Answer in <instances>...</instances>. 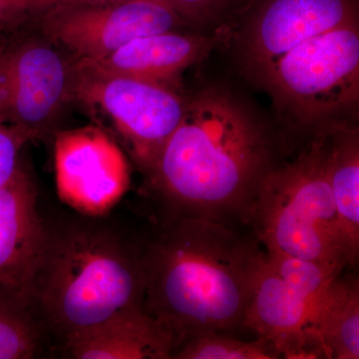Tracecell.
<instances>
[{"instance_id": "6da1fadb", "label": "cell", "mask_w": 359, "mask_h": 359, "mask_svg": "<svg viewBox=\"0 0 359 359\" xmlns=\"http://www.w3.org/2000/svg\"><path fill=\"white\" fill-rule=\"evenodd\" d=\"M271 169L261 123L230 92L211 87L185 104L147 174L169 219L226 224L233 217L250 219Z\"/></svg>"}, {"instance_id": "8fae6325", "label": "cell", "mask_w": 359, "mask_h": 359, "mask_svg": "<svg viewBox=\"0 0 359 359\" xmlns=\"http://www.w3.org/2000/svg\"><path fill=\"white\" fill-rule=\"evenodd\" d=\"M46 231L37 209L34 180L20 164L0 188V285L29 297Z\"/></svg>"}, {"instance_id": "9a60e30c", "label": "cell", "mask_w": 359, "mask_h": 359, "mask_svg": "<svg viewBox=\"0 0 359 359\" xmlns=\"http://www.w3.org/2000/svg\"><path fill=\"white\" fill-rule=\"evenodd\" d=\"M325 145V172L342 231L354 256L359 250V135L346 123H332L320 132Z\"/></svg>"}, {"instance_id": "d6986e66", "label": "cell", "mask_w": 359, "mask_h": 359, "mask_svg": "<svg viewBox=\"0 0 359 359\" xmlns=\"http://www.w3.org/2000/svg\"><path fill=\"white\" fill-rule=\"evenodd\" d=\"M268 340L244 341L224 332H205L195 335L177 348L173 358L179 359H273L280 358Z\"/></svg>"}, {"instance_id": "7c38bea8", "label": "cell", "mask_w": 359, "mask_h": 359, "mask_svg": "<svg viewBox=\"0 0 359 359\" xmlns=\"http://www.w3.org/2000/svg\"><path fill=\"white\" fill-rule=\"evenodd\" d=\"M55 158L61 190L76 199H111L126 185L121 152L100 129L60 132L56 135Z\"/></svg>"}, {"instance_id": "e0dca14e", "label": "cell", "mask_w": 359, "mask_h": 359, "mask_svg": "<svg viewBox=\"0 0 359 359\" xmlns=\"http://www.w3.org/2000/svg\"><path fill=\"white\" fill-rule=\"evenodd\" d=\"M33 311L27 295L0 285V359L35 358L41 335Z\"/></svg>"}, {"instance_id": "52a82bcc", "label": "cell", "mask_w": 359, "mask_h": 359, "mask_svg": "<svg viewBox=\"0 0 359 359\" xmlns=\"http://www.w3.org/2000/svg\"><path fill=\"white\" fill-rule=\"evenodd\" d=\"M186 25L167 0L71 4L52 7L43 15L45 32L86 60L107 57L135 39Z\"/></svg>"}, {"instance_id": "8992f818", "label": "cell", "mask_w": 359, "mask_h": 359, "mask_svg": "<svg viewBox=\"0 0 359 359\" xmlns=\"http://www.w3.org/2000/svg\"><path fill=\"white\" fill-rule=\"evenodd\" d=\"M75 71L79 74L75 85L77 95L108 115L128 144L137 164L148 173L181 122L186 103L164 85Z\"/></svg>"}, {"instance_id": "5b68a950", "label": "cell", "mask_w": 359, "mask_h": 359, "mask_svg": "<svg viewBox=\"0 0 359 359\" xmlns=\"http://www.w3.org/2000/svg\"><path fill=\"white\" fill-rule=\"evenodd\" d=\"M261 82L304 125L347 109L358 100V20L304 40Z\"/></svg>"}, {"instance_id": "44dd1931", "label": "cell", "mask_w": 359, "mask_h": 359, "mask_svg": "<svg viewBox=\"0 0 359 359\" xmlns=\"http://www.w3.org/2000/svg\"><path fill=\"white\" fill-rule=\"evenodd\" d=\"M188 23L214 22L219 20L237 0H167Z\"/></svg>"}, {"instance_id": "7402d4cb", "label": "cell", "mask_w": 359, "mask_h": 359, "mask_svg": "<svg viewBox=\"0 0 359 359\" xmlns=\"http://www.w3.org/2000/svg\"><path fill=\"white\" fill-rule=\"evenodd\" d=\"M23 13L29 11H47L52 7L71 4H96L108 2L128 1V0H18Z\"/></svg>"}, {"instance_id": "ba28073f", "label": "cell", "mask_w": 359, "mask_h": 359, "mask_svg": "<svg viewBox=\"0 0 359 359\" xmlns=\"http://www.w3.org/2000/svg\"><path fill=\"white\" fill-rule=\"evenodd\" d=\"M358 20V0H261L250 18L245 57L259 81L304 40Z\"/></svg>"}, {"instance_id": "30bf717a", "label": "cell", "mask_w": 359, "mask_h": 359, "mask_svg": "<svg viewBox=\"0 0 359 359\" xmlns=\"http://www.w3.org/2000/svg\"><path fill=\"white\" fill-rule=\"evenodd\" d=\"M316 308L269 266L257 264L244 325L271 342L285 358H325L313 328Z\"/></svg>"}, {"instance_id": "3957f363", "label": "cell", "mask_w": 359, "mask_h": 359, "mask_svg": "<svg viewBox=\"0 0 359 359\" xmlns=\"http://www.w3.org/2000/svg\"><path fill=\"white\" fill-rule=\"evenodd\" d=\"M141 252L102 224L47 226L30 285L32 306L63 342L115 314L144 309Z\"/></svg>"}, {"instance_id": "ffe728a7", "label": "cell", "mask_w": 359, "mask_h": 359, "mask_svg": "<svg viewBox=\"0 0 359 359\" xmlns=\"http://www.w3.org/2000/svg\"><path fill=\"white\" fill-rule=\"evenodd\" d=\"M33 135L0 113V188L6 185L20 167L21 149Z\"/></svg>"}, {"instance_id": "9c48e42d", "label": "cell", "mask_w": 359, "mask_h": 359, "mask_svg": "<svg viewBox=\"0 0 359 359\" xmlns=\"http://www.w3.org/2000/svg\"><path fill=\"white\" fill-rule=\"evenodd\" d=\"M67 87V68L50 47L25 44L0 57V113L33 138L50 121Z\"/></svg>"}, {"instance_id": "5bb4252c", "label": "cell", "mask_w": 359, "mask_h": 359, "mask_svg": "<svg viewBox=\"0 0 359 359\" xmlns=\"http://www.w3.org/2000/svg\"><path fill=\"white\" fill-rule=\"evenodd\" d=\"M65 346L79 359H167L176 347L173 334L144 309L115 314Z\"/></svg>"}, {"instance_id": "ac0fdd59", "label": "cell", "mask_w": 359, "mask_h": 359, "mask_svg": "<svg viewBox=\"0 0 359 359\" xmlns=\"http://www.w3.org/2000/svg\"><path fill=\"white\" fill-rule=\"evenodd\" d=\"M264 256L280 278L316 309L334 278L344 271V268L335 264L276 252H268Z\"/></svg>"}, {"instance_id": "2e32d148", "label": "cell", "mask_w": 359, "mask_h": 359, "mask_svg": "<svg viewBox=\"0 0 359 359\" xmlns=\"http://www.w3.org/2000/svg\"><path fill=\"white\" fill-rule=\"evenodd\" d=\"M313 328L325 358H359L358 276L334 278L314 311Z\"/></svg>"}, {"instance_id": "603a6c76", "label": "cell", "mask_w": 359, "mask_h": 359, "mask_svg": "<svg viewBox=\"0 0 359 359\" xmlns=\"http://www.w3.org/2000/svg\"><path fill=\"white\" fill-rule=\"evenodd\" d=\"M22 14L18 0H0V29Z\"/></svg>"}, {"instance_id": "7a4b0ae2", "label": "cell", "mask_w": 359, "mask_h": 359, "mask_svg": "<svg viewBox=\"0 0 359 359\" xmlns=\"http://www.w3.org/2000/svg\"><path fill=\"white\" fill-rule=\"evenodd\" d=\"M262 254L226 224L168 219L141 252L144 311L173 334L175 351L195 335L244 325Z\"/></svg>"}, {"instance_id": "4fadbf2b", "label": "cell", "mask_w": 359, "mask_h": 359, "mask_svg": "<svg viewBox=\"0 0 359 359\" xmlns=\"http://www.w3.org/2000/svg\"><path fill=\"white\" fill-rule=\"evenodd\" d=\"M217 39L168 32L141 37L99 60L80 59L75 69L134 78L168 87L182 71L205 58Z\"/></svg>"}, {"instance_id": "277c9868", "label": "cell", "mask_w": 359, "mask_h": 359, "mask_svg": "<svg viewBox=\"0 0 359 359\" xmlns=\"http://www.w3.org/2000/svg\"><path fill=\"white\" fill-rule=\"evenodd\" d=\"M250 219L266 252L346 268L355 263L342 231L325 172L318 133L308 149L264 176Z\"/></svg>"}]
</instances>
